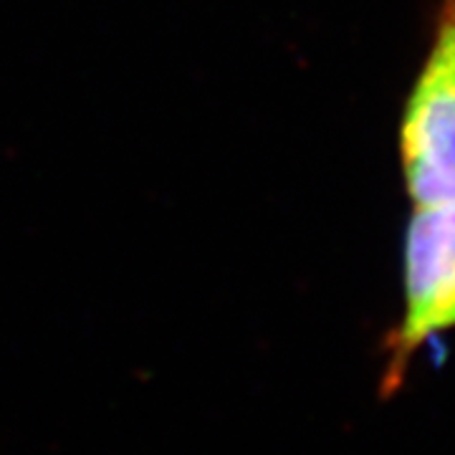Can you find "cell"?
Instances as JSON below:
<instances>
[{"label": "cell", "instance_id": "obj_1", "mask_svg": "<svg viewBox=\"0 0 455 455\" xmlns=\"http://www.w3.org/2000/svg\"><path fill=\"white\" fill-rule=\"evenodd\" d=\"M455 331V203L412 208L403 245V314L382 339L379 397L405 387L420 352Z\"/></svg>", "mask_w": 455, "mask_h": 455}, {"label": "cell", "instance_id": "obj_2", "mask_svg": "<svg viewBox=\"0 0 455 455\" xmlns=\"http://www.w3.org/2000/svg\"><path fill=\"white\" fill-rule=\"evenodd\" d=\"M397 152L412 208L455 203V0L440 3L427 56L403 107Z\"/></svg>", "mask_w": 455, "mask_h": 455}]
</instances>
